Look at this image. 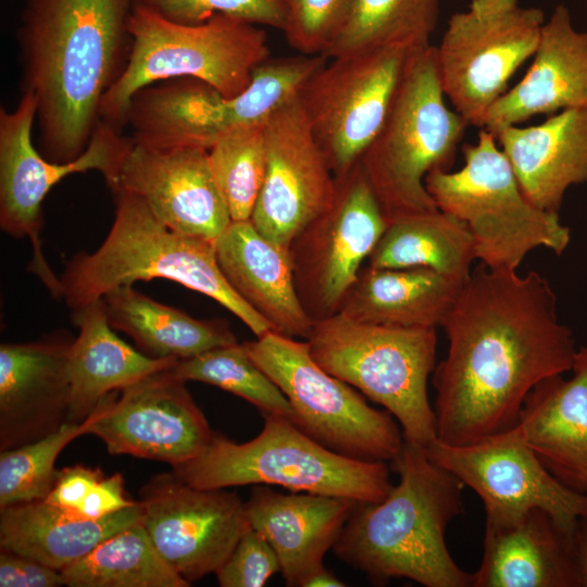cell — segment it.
Returning a JSON list of instances; mask_svg holds the SVG:
<instances>
[{"label": "cell", "instance_id": "6da1fadb", "mask_svg": "<svg viewBox=\"0 0 587 587\" xmlns=\"http://www.w3.org/2000/svg\"><path fill=\"white\" fill-rule=\"evenodd\" d=\"M557 295L537 271L479 263L442 325L448 350L433 372L439 442L464 446L517 424L542 379L570 372L577 347Z\"/></svg>", "mask_w": 587, "mask_h": 587}, {"label": "cell", "instance_id": "7a4b0ae2", "mask_svg": "<svg viewBox=\"0 0 587 587\" xmlns=\"http://www.w3.org/2000/svg\"><path fill=\"white\" fill-rule=\"evenodd\" d=\"M132 0H25L16 29L21 93L36 100L38 150L66 163L88 147L130 50Z\"/></svg>", "mask_w": 587, "mask_h": 587}, {"label": "cell", "instance_id": "3957f363", "mask_svg": "<svg viewBox=\"0 0 587 587\" xmlns=\"http://www.w3.org/2000/svg\"><path fill=\"white\" fill-rule=\"evenodd\" d=\"M392 463L399 483L380 501L354 505L334 553L377 584L408 578L425 587H473L472 573L446 544L449 524L463 511L464 484L407 440Z\"/></svg>", "mask_w": 587, "mask_h": 587}, {"label": "cell", "instance_id": "277c9868", "mask_svg": "<svg viewBox=\"0 0 587 587\" xmlns=\"http://www.w3.org/2000/svg\"><path fill=\"white\" fill-rule=\"evenodd\" d=\"M115 216L102 245L67 262L60 280L72 311L108 291L137 280L165 278L218 302L261 337L271 326L229 287L215 255L214 242L172 230L139 197L112 192Z\"/></svg>", "mask_w": 587, "mask_h": 587}, {"label": "cell", "instance_id": "5b68a950", "mask_svg": "<svg viewBox=\"0 0 587 587\" xmlns=\"http://www.w3.org/2000/svg\"><path fill=\"white\" fill-rule=\"evenodd\" d=\"M446 99L436 47L411 52L388 114L359 161L387 224L438 209L425 178L448 170L470 126Z\"/></svg>", "mask_w": 587, "mask_h": 587}, {"label": "cell", "instance_id": "8992f818", "mask_svg": "<svg viewBox=\"0 0 587 587\" xmlns=\"http://www.w3.org/2000/svg\"><path fill=\"white\" fill-rule=\"evenodd\" d=\"M185 483L201 489L246 485L279 486L291 491L378 502L392 484L387 462L365 461L323 446L288 419L264 415L262 430L235 442L213 433L197 457L172 467Z\"/></svg>", "mask_w": 587, "mask_h": 587}, {"label": "cell", "instance_id": "52a82bcc", "mask_svg": "<svg viewBox=\"0 0 587 587\" xmlns=\"http://www.w3.org/2000/svg\"><path fill=\"white\" fill-rule=\"evenodd\" d=\"M126 64L105 93L101 121L122 130L133 96L143 87L173 78L202 80L224 97L240 93L252 71L270 58L266 33L258 25L216 14L199 24H183L132 3Z\"/></svg>", "mask_w": 587, "mask_h": 587}, {"label": "cell", "instance_id": "ba28073f", "mask_svg": "<svg viewBox=\"0 0 587 587\" xmlns=\"http://www.w3.org/2000/svg\"><path fill=\"white\" fill-rule=\"evenodd\" d=\"M309 351L326 372L380 404L403 438L424 448L437 439L427 382L436 366L437 332L355 322L339 314L314 323Z\"/></svg>", "mask_w": 587, "mask_h": 587}, {"label": "cell", "instance_id": "9c48e42d", "mask_svg": "<svg viewBox=\"0 0 587 587\" xmlns=\"http://www.w3.org/2000/svg\"><path fill=\"white\" fill-rule=\"evenodd\" d=\"M455 172L435 170L425 187L437 208L469 228L476 260L491 270L517 271L525 257L542 247L562 254L571 232L558 213L537 208L523 193L496 137L480 128L463 148Z\"/></svg>", "mask_w": 587, "mask_h": 587}, {"label": "cell", "instance_id": "30bf717a", "mask_svg": "<svg viewBox=\"0 0 587 587\" xmlns=\"http://www.w3.org/2000/svg\"><path fill=\"white\" fill-rule=\"evenodd\" d=\"M295 412V425L353 459L394 462L404 438L388 411L372 408L352 386L321 367L308 342L275 332L242 344Z\"/></svg>", "mask_w": 587, "mask_h": 587}, {"label": "cell", "instance_id": "8fae6325", "mask_svg": "<svg viewBox=\"0 0 587 587\" xmlns=\"http://www.w3.org/2000/svg\"><path fill=\"white\" fill-rule=\"evenodd\" d=\"M545 22L542 10L520 0H471L449 17L436 47L439 78L470 126L482 128L512 76L533 58Z\"/></svg>", "mask_w": 587, "mask_h": 587}, {"label": "cell", "instance_id": "7c38bea8", "mask_svg": "<svg viewBox=\"0 0 587 587\" xmlns=\"http://www.w3.org/2000/svg\"><path fill=\"white\" fill-rule=\"evenodd\" d=\"M35 120L36 100L32 93H22L13 111L0 110V226L13 237L30 239V270L52 295L61 297V280L46 262L40 246L42 201L54 185L76 173L98 171L110 187L130 138L101 121L78 158L58 163L46 159L33 142Z\"/></svg>", "mask_w": 587, "mask_h": 587}, {"label": "cell", "instance_id": "4fadbf2b", "mask_svg": "<svg viewBox=\"0 0 587 587\" xmlns=\"http://www.w3.org/2000/svg\"><path fill=\"white\" fill-rule=\"evenodd\" d=\"M335 179L330 205L295 237L288 250L298 297L314 323L339 312L362 262L387 227L360 163Z\"/></svg>", "mask_w": 587, "mask_h": 587}, {"label": "cell", "instance_id": "5bb4252c", "mask_svg": "<svg viewBox=\"0 0 587 587\" xmlns=\"http://www.w3.org/2000/svg\"><path fill=\"white\" fill-rule=\"evenodd\" d=\"M411 52L386 49L333 58L302 89L299 100L335 177L359 163L379 132Z\"/></svg>", "mask_w": 587, "mask_h": 587}, {"label": "cell", "instance_id": "9a60e30c", "mask_svg": "<svg viewBox=\"0 0 587 587\" xmlns=\"http://www.w3.org/2000/svg\"><path fill=\"white\" fill-rule=\"evenodd\" d=\"M141 519L162 559L188 583L215 574L250 527L236 492L193 487L173 471L140 491Z\"/></svg>", "mask_w": 587, "mask_h": 587}, {"label": "cell", "instance_id": "2e32d148", "mask_svg": "<svg viewBox=\"0 0 587 587\" xmlns=\"http://www.w3.org/2000/svg\"><path fill=\"white\" fill-rule=\"evenodd\" d=\"M425 450L436 464L479 496L488 519L540 509L573 533L579 517L587 514V494L558 480L526 445L516 425L464 446L435 440Z\"/></svg>", "mask_w": 587, "mask_h": 587}, {"label": "cell", "instance_id": "e0dca14e", "mask_svg": "<svg viewBox=\"0 0 587 587\" xmlns=\"http://www.w3.org/2000/svg\"><path fill=\"white\" fill-rule=\"evenodd\" d=\"M172 367L103 398L88 435L101 439L111 454L164 462L172 467L200 454L213 432L186 382Z\"/></svg>", "mask_w": 587, "mask_h": 587}, {"label": "cell", "instance_id": "ac0fdd59", "mask_svg": "<svg viewBox=\"0 0 587 587\" xmlns=\"http://www.w3.org/2000/svg\"><path fill=\"white\" fill-rule=\"evenodd\" d=\"M264 133L267 168L250 221L288 252L295 237L330 205L336 179L299 98L273 114Z\"/></svg>", "mask_w": 587, "mask_h": 587}, {"label": "cell", "instance_id": "d6986e66", "mask_svg": "<svg viewBox=\"0 0 587 587\" xmlns=\"http://www.w3.org/2000/svg\"><path fill=\"white\" fill-rule=\"evenodd\" d=\"M112 192L142 199L164 225L183 235L214 242L232 222L201 148H127Z\"/></svg>", "mask_w": 587, "mask_h": 587}, {"label": "cell", "instance_id": "ffe728a7", "mask_svg": "<svg viewBox=\"0 0 587 587\" xmlns=\"http://www.w3.org/2000/svg\"><path fill=\"white\" fill-rule=\"evenodd\" d=\"M72 342L55 336L0 346V451L36 441L67 423Z\"/></svg>", "mask_w": 587, "mask_h": 587}, {"label": "cell", "instance_id": "44dd1931", "mask_svg": "<svg viewBox=\"0 0 587 587\" xmlns=\"http://www.w3.org/2000/svg\"><path fill=\"white\" fill-rule=\"evenodd\" d=\"M473 587H580L573 533L532 509L485 519L483 555Z\"/></svg>", "mask_w": 587, "mask_h": 587}, {"label": "cell", "instance_id": "7402d4cb", "mask_svg": "<svg viewBox=\"0 0 587 587\" xmlns=\"http://www.w3.org/2000/svg\"><path fill=\"white\" fill-rule=\"evenodd\" d=\"M587 107V32L576 30L564 4L545 22L524 77L487 112L482 128L494 136L535 115Z\"/></svg>", "mask_w": 587, "mask_h": 587}, {"label": "cell", "instance_id": "603a6c76", "mask_svg": "<svg viewBox=\"0 0 587 587\" xmlns=\"http://www.w3.org/2000/svg\"><path fill=\"white\" fill-rule=\"evenodd\" d=\"M245 503L249 525L272 546L290 587H302L308 576L324 565V555L333 549L357 504L342 497L283 494L266 485L252 488Z\"/></svg>", "mask_w": 587, "mask_h": 587}, {"label": "cell", "instance_id": "cb8c5ba5", "mask_svg": "<svg viewBox=\"0 0 587 587\" xmlns=\"http://www.w3.org/2000/svg\"><path fill=\"white\" fill-rule=\"evenodd\" d=\"M570 378L540 380L516 426L542 465L563 485L587 494V346L578 347Z\"/></svg>", "mask_w": 587, "mask_h": 587}, {"label": "cell", "instance_id": "d4e9b609", "mask_svg": "<svg viewBox=\"0 0 587 587\" xmlns=\"http://www.w3.org/2000/svg\"><path fill=\"white\" fill-rule=\"evenodd\" d=\"M218 267L236 295L272 332L304 340L314 322L298 297L288 252L249 221H232L214 241Z\"/></svg>", "mask_w": 587, "mask_h": 587}, {"label": "cell", "instance_id": "484cf974", "mask_svg": "<svg viewBox=\"0 0 587 587\" xmlns=\"http://www.w3.org/2000/svg\"><path fill=\"white\" fill-rule=\"evenodd\" d=\"M495 137L523 193L541 210L558 213L567 189L587 183V107L509 126Z\"/></svg>", "mask_w": 587, "mask_h": 587}, {"label": "cell", "instance_id": "4316f807", "mask_svg": "<svg viewBox=\"0 0 587 587\" xmlns=\"http://www.w3.org/2000/svg\"><path fill=\"white\" fill-rule=\"evenodd\" d=\"M126 125L132 141L140 146L209 150L230 128L227 98L199 79L162 80L133 96Z\"/></svg>", "mask_w": 587, "mask_h": 587}, {"label": "cell", "instance_id": "83f0119b", "mask_svg": "<svg viewBox=\"0 0 587 587\" xmlns=\"http://www.w3.org/2000/svg\"><path fill=\"white\" fill-rule=\"evenodd\" d=\"M78 335L70 348L71 396L67 422L83 423L103 398L141 378L174 366V358H152L118 338L101 299L73 311Z\"/></svg>", "mask_w": 587, "mask_h": 587}, {"label": "cell", "instance_id": "f1b7e54d", "mask_svg": "<svg viewBox=\"0 0 587 587\" xmlns=\"http://www.w3.org/2000/svg\"><path fill=\"white\" fill-rule=\"evenodd\" d=\"M428 267L367 266L337 314L361 323L397 326H441L463 284Z\"/></svg>", "mask_w": 587, "mask_h": 587}, {"label": "cell", "instance_id": "f546056e", "mask_svg": "<svg viewBox=\"0 0 587 587\" xmlns=\"http://www.w3.org/2000/svg\"><path fill=\"white\" fill-rule=\"evenodd\" d=\"M140 519L139 501L99 520L72 516L46 500L18 503L0 509V547L61 571Z\"/></svg>", "mask_w": 587, "mask_h": 587}, {"label": "cell", "instance_id": "4dcf8cb0", "mask_svg": "<svg viewBox=\"0 0 587 587\" xmlns=\"http://www.w3.org/2000/svg\"><path fill=\"white\" fill-rule=\"evenodd\" d=\"M102 300L112 328L130 336L152 358L183 360L237 342L226 321L195 319L145 296L132 285L108 291Z\"/></svg>", "mask_w": 587, "mask_h": 587}, {"label": "cell", "instance_id": "1f68e13d", "mask_svg": "<svg viewBox=\"0 0 587 587\" xmlns=\"http://www.w3.org/2000/svg\"><path fill=\"white\" fill-rule=\"evenodd\" d=\"M475 260L469 228L453 215L437 209L388 223L369 257V266L428 267L466 280Z\"/></svg>", "mask_w": 587, "mask_h": 587}, {"label": "cell", "instance_id": "d6a6232c", "mask_svg": "<svg viewBox=\"0 0 587 587\" xmlns=\"http://www.w3.org/2000/svg\"><path fill=\"white\" fill-rule=\"evenodd\" d=\"M70 587H188L162 559L140 522L61 570Z\"/></svg>", "mask_w": 587, "mask_h": 587}, {"label": "cell", "instance_id": "836d02e7", "mask_svg": "<svg viewBox=\"0 0 587 587\" xmlns=\"http://www.w3.org/2000/svg\"><path fill=\"white\" fill-rule=\"evenodd\" d=\"M439 0H357L351 17L324 57L430 46Z\"/></svg>", "mask_w": 587, "mask_h": 587}, {"label": "cell", "instance_id": "e575fe53", "mask_svg": "<svg viewBox=\"0 0 587 587\" xmlns=\"http://www.w3.org/2000/svg\"><path fill=\"white\" fill-rule=\"evenodd\" d=\"M208 158L232 221L251 220L267 168L264 124L226 129Z\"/></svg>", "mask_w": 587, "mask_h": 587}, {"label": "cell", "instance_id": "d590c367", "mask_svg": "<svg viewBox=\"0 0 587 587\" xmlns=\"http://www.w3.org/2000/svg\"><path fill=\"white\" fill-rule=\"evenodd\" d=\"M172 371L185 382L216 386L252 403L263 415H280L295 424V412L288 399L250 359L242 344L213 348L178 360Z\"/></svg>", "mask_w": 587, "mask_h": 587}, {"label": "cell", "instance_id": "8d00e7d4", "mask_svg": "<svg viewBox=\"0 0 587 587\" xmlns=\"http://www.w3.org/2000/svg\"><path fill=\"white\" fill-rule=\"evenodd\" d=\"M96 416L97 408L83 423L67 422L36 441L0 451V509L45 500L58 477V455L72 440L88 435Z\"/></svg>", "mask_w": 587, "mask_h": 587}, {"label": "cell", "instance_id": "74e56055", "mask_svg": "<svg viewBox=\"0 0 587 587\" xmlns=\"http://www.w3.org/2000/svg\"><path fill=\"white\" fill-rule=\"evenodd\" d=\"M322 54L266 59L251 74L248 86L227 98L230 127L260 125L298 99L307 83L326 63Z\"/></svg>", "mask_w": 587, "mask_h": 587}, {"label": "cell", "instance_id": "f35d334b", "mask_svg": "<svg viewBox=\"0 0 587 587\" xmlns=\"http://www.w3.org/2000/svg\"><path fill=\"white\" fill-rule=\"evenodd\" d=\"M357 0H286L283 33L307 55H324L347 26Z\"/></svg>", "mask_w": 587, "mask_h": 587}, {"label": "cell", "instance_id": "ab89813d", "mask_svg": "<svg viewBox=\"0 0 587 587\" xmlns=\"http://www.w3.org/2000/svg\"><path fill=\"white\" fill-rule=\"evenodd\" d=\"M158 15L183 24H199L216 14L283 32L286 0H132Z\"/></svg>", "mask_w": 587, "mask_h": 587}, {"label": "cell", "instance_id": "60d3db41", "mask_svg": "<svg viewBox=\"0 0 587 587\" xmlns=\"http://www.w3.org/2000/svg\"><path fill=\"white\" fill-rule=\"evenodd\" d=\"M276 573H280L276 552L250 526L215 575L221 587H261Z\"/></svg>", "mask_w": 587, "mask_h": 587}, {"label": "cell", "instance_id": "b9f144b4", "mask_svg": "<svg viewBox=\"0 0 587 587\" xmlns=\"http://www.w3.org/2000/svg\"><path fill=\"white\" fill-rule=\"evenodd\" d=\"M103 477L104 474L99 467L82 464L63 467L59 471L55 484L45 500L78 517L84 501Z\"/></svg>", "mask_w": 587, "mask_h": 587}, {"label": "cell", "instance_id": "7bdbcfd3", "mask_svg": "<svg viewBox=\"0 0 587 587\" xmlns=\"http://www.w3.org/2000/svg\"><path fill=\"white\" fill-rule=\"evenodd\" d=\"M61 571L35 559L1 548L0 587H59Z\"/></svg>", "mask_w": 587, "mask_h": 587}, {"label": "cell", "instance_id": "ee69618b", "mask_svg": "<svg viewBox=\"0 0 587 587\" xmlns=\"http://www.w3.org/2000/svg\"><path fill=\"white\" fill-rule=\"evenodd\" d=\"M137 501L126 497L124 479L120 473L104 476L93 488L79 509L78 517L99 520L132 507Z\"/></svg>", "mask_w": 587, "mask_h": 587}, {"label": "cell", "instance_id": "f6af8a7d", "mask_svg": "<svg viewBox=\"0 0 587 587\" xmlns=\"http://www.w3.org/2000/svg\"><path fill=\"white\" fill-rule=\"evenodd\" d=\"M580 587H587V514L579 517L573 532Z\"/></svg>", "mask_w": 587, "mask_h": 587}, {"label": "cell", "instance_id": "bcb514c9", "mask_svg": "<svg viewBox=\"0 0 587 587\" xmlns=\"http://www.w3.org/2000/svg\"><path fill=\"white\" fill-rule=\"evenodd\" d=\"M346 584L340 580L332 571L324 565L316 569L304 580L302 587H344Z\"/></svg>", "mask_w": 587, "mask_h": 587}]
</instances>
